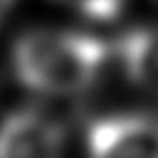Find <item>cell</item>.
<instances>
[{"label": "cell", "mask_w": 158, "mask_h": 158, "mask_svg": "<svg viewBox=\"0 0 158 158\" xmlns=\"http://www.w3.org/2000/svg\"><path fill=\"white\" fill-rule=\"evenodd\" d=\"M62 2L77 7L79 12L96 17V20H111L123 5V0H62Z\"/></svg>", "instance_id": "5"}, {"label": "cell", "mask_w": 158, "mask_h": 158, "mask_svg": "<svg viewBox=\"0 0 158 158\" xmlns=\"http://www.w3.org/2000/svg\"><path fill=\"white\" fill-rule=\"evenodd\" d=\"M106 47L89 35L35 30L12 47V69L20 84L40 94L67 96L84 91L99 74Z\"/></svg>", "instance_id": "1"}, {"label": "cell", "mask_w": 158, "mask_h": 158, "mask_svg": "<svg viewBox=\"0 0 158 158\" xmlns=\"http://www.w3.org/2000/svg\"><path fill=\"white\" fill-rule=\"evenodd\" d=\"M89 158H158V118L146 114L101 116L89 123Z\"/></svg>", "instance_id": "2"}, {"label": "cell", "mask_w": 158, "mask_h": 158, "mask_svg": "<svg viewBox=\"0 0 158 158\" xmlns=\"http://www.w3.org/2000/svg\"><path fill=\"white\" fill-rule=\"evenodd\" d=\"M116 49L131 81L158 94V27L126 32Z\"/></svg>", "instance_id": "4"}, {"label": "cell", "mask_w": 158, "mask_h": 158, "mask_svg": "<svg viewBox=\"0 0 158 158\" xmlns=\"http://www.w3.org/2000/svg\"><path fill=\"white\" fill-rule=\"evenodd\" d=\"M0 158H62V131L37 111H15L0 123Z\"/></svg>", "instance_id": "3"}, {"label": "cell", "mask_w": 158, "mask_h": 158, "mask_svg": "<svg viewBox=\"0 0 158 158\" xmlns=\"http://www.w3.org/2000/svg\"><path fill=\"white\" fill-rule=\"evenodd\" d=\"M7 5H10V0H0V17H2V12L7 10Z\"/></svg>", "instance_id": "6"}]
</instances>
